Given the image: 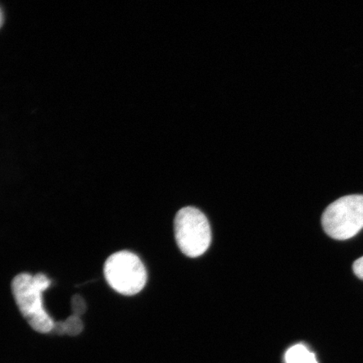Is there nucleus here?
<instances>
[{
	"mask_svg": "<svg viewBox=\"0 0 363 363\" xmlns=\"http://www.w3.org/2000/svg\"><path fill=\"white\" fill-rule=\"evenodd\" d=\"M174 231L177 244L186 256H201L210 247V223L206 216L196 208H181L175 218Z\"/></svg>",
	"mask_w": 363,
	"mask_h": 363,
	"instance_id": "nucleus-3",
	"label": "nucleus"
},
{
	"mask_svg": "<svg viewBox=\"0 0 363 363\" xmlns=\"http://www.w3.org/2000/svg\"><path fill=\"white\" fill-rule=\"evenodd\" d=\"M84 325L80 317L72 315L65 321L57 322L52 331L58 335L67 334L70 337H76L83 331Z\"/></svg>",
	"mask_w": 363,
	"mask_h": 363,
	"instance_id": "nucleus-6",
	"label": "nucleus"
},
{
	"mask_svg": "<svg viewBox=\"0 0 363 363\" xmlns=\"http://www.w3.org/2000/svg\"><path fill=\"white\" fill-rule=\"evenodd\" d=\"M286 363H318L314 353L303 344L294 345L285 354Z\"/></svg>",
	"mask_w": 363,
	"mask_h": 363,
	"instance_id": "nucleus-5",
	"label": "nucleus"
},
{
	"mask_svg": "<svg viewBox=\"0 0 363 363\" xmlns=\"http://www.w3.org/2000/svg\"><path fill=\"white\" fill-rule=\"evenodd\" d=\"M353 271L358 278L363 280V257L354 262Z\"/></svg>",
	"mask_w": 363,
	"mask_h": 363,
	"instance_id": "nucleus-9",
	"label": "nucleus"
},
{
	"mask_svg": "<svg viewBox=\"0 0 363 363\" xmlns=\"http://www.w3.org/2000/svg\"><path fill=\"white\" fill-rule=\"evenodd\" d=\"M4 23V15L3 11L1 10V8H0V28H1V26H3Z\"/></svg>",
	"mask_w": 363,
	"mask_h": 363,
	"instance_id": "nucleus-10",
	"label": "nucleus"
},
{
	"mask_svg": "<svg viewBox=\"0 0 363 363\" xmlns=\"http://www.w3.org/2000/svg\"><path fill=\"white\" fill-rule=\"evenodd\" d=\"M72 310L74 315L80 317L87 311V305L83 297L79 294L74 295L71 301Z\"/></svg>",
	"mask_w": 363,
	"mask_h": 363,
	"instance_id": "nucleus-7",
	"label": "nucleus"
},
{
	"mask_svg": "<svg viewBox=\"0 0 363 363\" xmlns=\"http://www.w3.org/2000/svg\"><path fill=\"white\" fill-rule=\"evenodd\" d=\"M34 280L35 284L38 285V287L42 290L43 292H44L45 289H48L49 286L51 285V280L43 274L35 275Z\"/></svg>",
	"mask_w": 363,
	"mask_h": 363,
	"instance_id": "nucleus-8",
	"label": "nucleus"
},
{
	"mask_svg": "<svg viewBox=\"0 0 363 363\" xmlns=\"http://www.w3.org/2000/svg\"><path fill=\"white\" fill-rule=\"evenodd\" d=\"M325 233L335 240H347L363 228V195H347L326 208L322 216Z\"/></svg>",
	"mask_w": 363,
	"mask_h": 363,
	"instance_id": "nucleus-1",
	"label": "nucleus"
},
{
	"mask_svg": "<svg viewBox=\"0 0 363 363\" xmlns=\"http://www.w3.org/2000/svg\"><path fill=\"white\" fill-rule=\"evenodd\" d=\"M104 274L108 285L123 295L138 294L147 284L146 267L135 254L128 251L112 254L104 263Z\"/></svg>",
	"mask_w": 363,
	"mask_h": 363,
	"instance_id": "nucleus-2",
	"label": "nucleus"
},
{
	"mask_svg": "<svg viewBox=\"0 0 363 363\" xmlns=\"http://www.w3.org/2000/svg\"><path fill=\"white\" fill-rule=\"evenodd\" d=\"M12 293L16 305L25 319L39 333L52 331L55 322L43 306V291L35 284L34 276L21 274L13 279Z\"/></svg>",
	"mask_w": 363,
	"mask_h": 363,
	"instance_id": "nucleus-4",
	"label": "nucleus"
}]
</instances>
